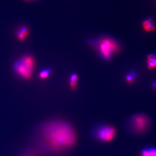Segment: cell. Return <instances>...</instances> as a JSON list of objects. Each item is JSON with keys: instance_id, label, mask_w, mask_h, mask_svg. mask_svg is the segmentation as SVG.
<instances>
[{"instance_id": "6da1fadb", "label": "cell", "mask_w": 156, "mask_h": 156, "mask_svg": "<svg viewBox=\"0 0 156 156\" xmlns=\"http://www.w3.org/2000/svg\"><path fill=\"white\" fill-rule=\"evenodd\" d=\"M77 140L73 126L63 120H56L43 124L39 132V142L43 149L60 151L72 147Z\"/></svg>"}, {"instance_id": "7a4b0ae2", "label": "cell", "mask_w": 156, "mask_h": 156, "mask_svg": "<svg viewBox=\"0 0 156 156\" xmlns=\"http://www.w3.org/2000/svg\"><path fill=\"white\" fill-rule=\"evenodd\" d=\"M88 42L97 50L101 58L108 61L115 53L119 52L121 47L118 42L113 38L104 37L96 40L89 39Z\"/></svg>"}, {"instance_id": "3957f363", "label": "cell", "mask_w": 156, "mask_h": 156, "mask_svg": "<svg viewBox=\"0 0 156 156\" xmlns=\"http://www.w3.org/2000/svg\"><path fill=\"white\" fill-rule=\"evenodd\" d=\"M149 119L146 115L137 114L128 118L125 122V127L131 134H140L145 133L149 128Z\"/></svg>"}, {"instance_id": "277c9868", "label": "cell", "mask_w": 156, "mask_h": 156, "mask_svg": "<svg viewBox=\"0 0 156 156\" xmlns=\"http://www.w3.org/2000/svg\"><path fill=\"white\" fill-rule=\"evenodd\" d=\"M93 138L98 142L109 143L116 136L117 130L114 126L104 123L94 125L91 131Z\"/></svg>"}, {"instance_id": "5b68a950", "label": "cell", "mask_w": 156, "mask_h": 156, "mask_svg": "<svg viewBox=\"0 0 156 156\" xmlns=\"http://www.w3.org/2000/svg\"><path fill=\"white\" fill-rule=\"evenodd\" d=\"M34 66V58L30 56H25L15 62L14 69L23 79H29L32 73Z\"/></svg>"}, {"instance_id": "8992f818", "label": "cell", "mask_w": 156, "mask_h": 156, "mask_svg": "<svg viewBox=\"0 0 156 156\" xmlns=\"http://www.w3.org/2000/svg\"><path fill=\"white\" fill-rule=\"evenodd\" d=\"M153 22V20L151 17L143 21L142 26L144 31L147 32H151L156 30L155 26L154 25Z\"/></svg>"}, {"instance_id": "52a82bcc", "label": "cell", "mask_w": 156, "mask_h": 156, "mask_svg": "<svg viewBox=\"0 0 156 156\" xmlns=\"http://www.w3.org/2000/svg\"><path fill=\"white\" fill-rule=\"evenodd\" d=\"M147 68L149 70L156 68V56L154 54H150L147 56Z\"/></svg>"}, {"instance_id": "ba28073f", "label": "cell", "mask_w": 156, "mask_h": 156, "mask_svg": "<svg viewBox=\"0 0 156 156\" xmlns=\"http://www.w3.org/2000/svg\"><path fill=\"white\" fill-rule=\"evenodd\" d=\"M70 89L72 90H75L77 86L78 76L77 74L73 73L71 75L69 78Z\"/></svg>"}, {"instance_id": "9c48e42d", "label": "cell", "mask_w": 156, "mask_h": 156, "mask_svg": "<svg viewBox=\"0 0 156 156\" xmlns=\"http://www.w3.org/2000/svg\"><path fill=\"white\" fill-rule=\"evenodd\" d=\"M140 156H156V148L147 147L142 150Z\"/></svg>"}, {"instance_id": "30bf717a", "label": "cell", "mask_w": 156, "mask_h": 156, "mask_svg": "<svg viewBox=\"0 0 156 156\" xmlns=\"http://www.w3.org/2000/svg\"><path fill=\"white\" fill-rule=\"evenodd\" d=\"M28 34V30L26 27H22L17 32V37L18 38L23 39Z\"/></svg>"}, {"instance_id": "8fae6325", "label": "cell", "mask_w": 156, "mask_h": 156, "mask_svg": "<svg viewBox=\"0 0 156 156\" xmlns=\"http://www.w3.org/2000/svg\"><path fill=\"white\" fill-rule=\"evenodd\" d=\"M51 72V69H48L43 70L40 73V77L42 79H46L50 75V73Z\"/></svg>"}, {"instance_id": "7c38bea8", "label": "cell", "mask_w": 156, "mask_h": 156, "mask_svg": "<svg viewBox=\"0 0 156 156\" xmlns=\"http://www.w3.org/2000/svg\"><path fill=\"white\" fill-rule=\"evenodd\" d=\"M136 76V73H131L126 76V80L129 83H131L134 81V78Z\"/></svg>"}, {"instance_id": "4fadbf2b", "label": "cell", "mask_w": 156, "mask_h": 156, "mask_svg": "<svg viewBox=\"0 0 156 156\" xmlns=\"http://www.w3.org/2000/svg\"><path fill=\"white\" fill-rule=\"evenodd\" d=\"M24 156H34L33 155H32V154H27V155H25Z\"/></svg>"}, {"instance_id": "5bb4252c", "label": "cell", "mask_w": 156, "mask_h": 156, "mask_svg": "<svg viewBox=\"0 0 156 156\" xmlns=\"http://www.w3.org/2000/svg\"><path fill=\"white\" fill-rule=\"evenodd\" d=\"M26 1H34V0H26Z\"/></svg>"}]
</instances>
